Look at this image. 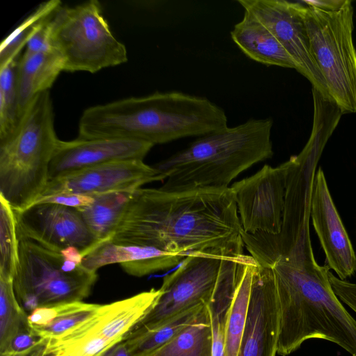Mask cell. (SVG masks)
Segmentation results:
<instances>
[{
  "mask_svg": "<svg viewBox=\"0 0 356 356\" xmlns=\"http://www.w3.org/2000/svg\"><path fill=\"white\" fill-rule=\"evenodd\" d=\"M242 227L230 188L136 189L110 240L172 253L243 254Z\"/></svg>",
  "mask_w": 356,
  "mask_h": 356,
  "instance_id": "1",
  "label": "cell"
},
{
  "mask_svg": "<svg viewBox=\"0 0 356 356\" xmlns=\"http://www.w3.org/2000/svg\"><path fill=\"white\" fill-rule=\"evenodd\" d=\"M261 266L270 267L275 277L280 314L277 354L289 355L316 338L356 356V321L334 293L328 266L316 261L310 236Z\"/></svg>",
  "mask_w": 356,
  "mask_h": 356,
  "instance_id": "2",
  "label": "cell"
},
{
  "mask_svg": "<svg viewBox=\"0 0 356 356\" xmlns=\"http://www.w3.org/2000/svg\"><path fill=\"white\" fill-rule=\"evenodd\" d=\"M273 124L270 118L250 119L198 137L154 165L165 177L160 188L182 191L229 188L240 173L273 156Z\"/></svg>",
  "mask_w": 356,
  "mask_h": 356,
  "instance_id": "3",
  "label": "cell"
},
{
  "mask_svg": "<svg viewBox=\"0 0 356 356\" xmlns=\"http://www.w3.org/2000/svg\"><path fill=\"white\" fill-rule=\"evenodd\" d=\"M49 91L35 97L16 130L0 140V196L15 211L36 202L48 181L57 147Z\"/></svg>",
  "mask_w": 356,
  "mask_h": 356,
  "instance_id": "4",
  "label": "cell"
},
{
  "mask_svg": "<svg viewBox=\"0 0 356 356\" xmlns=\"http://www.w3.org/2000/svg\"><path fill=\"white\" fill-rule=\"evenodd\" d=\"M97 279V272L66 259L60 253L19 239L13 286L28 315L40 307L82 301L90 293Z\"/></svg>",
  "mask_w": 356,
  "mask_h": 356,
  "instance_id": "5",
  "label": "cell"
},
{
  "mask_svg": "<svg viewBox=\"0 0 356 356\" xmlns=\"http://www.w3.org/2000/svg\"><path fill=\"white\" fill-rule=\"evenodd\" d=\"M248 257L228 250L188 252L163 278L156 304L134 330L152 329L193 307L208 305L219 286L237 275Z\"/></svg>",
  "mask_w": 356,
  "mask_h": 356,
  "instance_id": "6",
  "label": "cell"
},
{
  "mask_svg": "<svg viewBox=\"0 0 356 356\" xmlns=\"http://www.w3.org/2000/svg\"><path fill=\"white\" fill-rule=\"evenodd\" d=\"M302 4L312 54L326 82L329 95L343 114L356 113L352 1L346 0L340 8L330 10Z\"/></svg>",
  "mask_w": 356,
  "mask_h": 356,
  "instance_id": "7",
  "label": "cell"
},
{
  "mask_svg": "<svg viewBox=\"0 0 356 356\" xmlns=\"http://www.w3.org/2000/svg\"><path fill=\"white\" fill-rule=\"evenodd\" d=\"M50 44L64 62V71L95 73L127 62L125 46L113 35L99 1L60 6L51 22Z\"/></svg>",
  "mask_w": 356,
  "mask_h": 356,
  "instance_id": "8",
  "label": "cell"
},
{
  "mask_svg": "<svg viewBox=\"0 0 356 356\" xmlns=\"http://www.w3.org/2000/svg\"><path fill=\"white\" fill-rule=\"evenodd\" d=\"M294 164L293 156L276 167L265 165L255 174L229 186L244 232L280 233L288 179Z\"/></svg>",
  "mask_w": 356,
  "mask_h": 356,
  "instance_id": "9",
  "label": "cell"
},
{
  "mask_svg": "<svg viewBox=\"0 0 356 356\" xmlns=\"http://www.w3.org/2000/svg\"><path fill=\"white\" fill-rule=\"evenodd\" d=\"M273 33L307 78L324 97L331 99L326 82L312 54L301 2L285 0H239Z\"/></svg>",
  "mask_w": 356,
  "mask_h": 356,
  "instance_id": "10",
  "label": "cell"
},
{
  "mask_svg": "<svg viewBox=\"0 0 356 356\" xmlns=\"http://www.w3.org/2000/svg\"><path fill=\"white\" fill-rule=\"evenodd\" d=\"M15 215L19 239L33 241L54 252L60 253L74 247L84 256L100 242L75 208L35 202L24 210L15 211Z\"/></svg>",
  "mask_w": 356,
  "mask_h": 356,
  "instance_id": "11",
  "label": "cell"
},
{
  "mask_svg": "<svg viewBox=\"0 0 356 356\" xmlns=\"http://www.w3.org/2000/svg\"><path fill=\"white\" fill-rule=\"evenodd\" d=\"M163 180L165 177L143 160L118 161L50 180L40 197L61 193L92 195L135 190L144 184Z\"/></svg>",
  "mask_w": 356,
  "mask_h": 356,
  "instance_id": "12",
  "label": "cell"
},
{
  "mask_svg": "<svg viewBox=\"0 0 356 356\" xmlns=\"http://www.w3.org/2000/svg\"><path fill=\"white\" fill-rule=\"evenodd\" d=\"M280 314L273 272L256 264L245 329L237 356H275Z\"/></svg>",
  "mask_w": 356,
  "mask_h": 356,
  "instance_id": "13",
  "label": "cell"
},
{
  "mask_svg": "<svg viewBox=\"0 0 356 356\" xmlns=\"http://www.w3.org/2000/svg\"><path fill=\"white\" fill-rule=\"evenodd\" d=\"M310 217L328 267L342 280L351 277L356 271V255L321 168L314 178Z\"/></svg>",
  "mask_w": 356,
  "mask_h": 356,
  "instance_id": "14",
  "label": "cell"
},
{
  "mask_svg": "<svg viewBox=\"0 0 356 356\" xmlns=\"http://www.w3.org/2000/svg\"><path fill=\"white\" fill-rule=\"evenodd\" d=\"M153 146L123 138L59 140L50 163L49 181L110 162L143 160Z\"/></svg>",
  "mask_w": 356,
  "mask_h": 356,
  "instance_id": "15",
  "label": "cell"
},
{
  "mask_svg": "<svg viewBox=\"0 0 356 356\" xmlns=\"http://www.w3.org/2000/svg\"><path fill=\"white\" fill-rule=\"evenodd\" d=\"M161 293L160 289H151L123 300L101 305L92 317L60 337L58 340L67 341L86 335H99L118 343L149 312Z\"/></svg>",
  "mask_w": 356,
  "mask_h": 356,
  "instance_id": "16",
  "label": "cell"
},
{
  "mask_svg": "<svg viewBox=\"0 0 356 356\" xmlns=\"http://www.w3.org/2000/svg\"><path fill=\"white\" fill-rule=\"evenodd\" d=\"M188 253H172L152 247L120 245L110 239L100 241L83 258L81 266L97 272L104 266L119 264L124 271L135 277L170 268L181 262Z\"/></svg>",
  "mask_w": 356,
  "mask_h": 356,
  "instance_id": "17",
  "label": "cell"
},
{
  "mask_svg": "<svg viewBox=\"0 0 356 356\" xmlns=\"http://www.w3.org/2000/svg\"><path fill=\"white\" fill-rule=\"evenodd\" d=\"M232 40L250 59L266 65L296 70V65L273 33L252 13L244 10L243 19L230 32Z\"/></svg>",
  "mask_w": 356,
  "mask_h": 356,
  "instance_id": "18",
  "label": "cell"
},
{
  "mask_svg": "<svg viewBox=\"0 0 356 356\" xmlns=\"http://www.w3.org/2000/svg\"><path fill=\"white\" fill-rule=\"evenodd\" d=\"M62 71H64L63 59L54 49L22 54L18 67L19 105L22 118L35 97L49 91Z\"/></svg>",
  "mask_w": 356,
  "mask_h": 356,
  "instance_id": "19",
  "label": "cell"
},
{
  "mask_svg": "<svg viewBox=\"0 0 356 356\" xmlns=\"http://www.w3.org/2000/svg\"><path fill=\"white\" fill-rule=\"evenodd\" d=\"M100 305L76 301L40 307L28 315V322L40 338L54 339L92 317Z\"/></svg>",
  "mask_w": 356,
  "mask_h": 356,
  "instance_id": "20",
  "label": "cell"
},
{
  "mask_svg": "<svg viewBox=\"0 0 356 356\" xmlns=\"http://www.w3.org/2000/svg\"><path fill=\"white\" fill-rule=\"evenodd\" d=\"M135 190L92 195L93 202L78 209L86 226L98 241L111 238Z\"/></svg>",
  "mask_w": 356,
  "mask_h": 356,
  "instance_id": "21",
  "label": "cell"
},
{
  "mask_svg": "<svg viewBox=\"0 0 356 356\" xmlns=\"http://www.w3.org/2000/svg\"><path fill=\"white\" fill-rule=\"evenodd\" d=\"M213 333L208 307L169 342L146 356H212Z\"/></svg>",
  "mask_w": 356,
  "mask_h": 356,
  "instance_id": "22",
  "label": "cell"
},
{
  "mask_svg": "<svg viewBox=\"0 0 356 356\" xmlns=\"http://www.w3.org/2000/svg\"><path fill=\"white\" fill-rule=\"evenodd\" d=\"M204 305L193 307L156 327L133 330L124 340L131 356H146L169 342L192 323Z\"/></svg>",
  "mask_w": 356,
  "mask_h": 356,
  "instance_id": "23",
  "label": "cell"
},
{
  "mask_svg": "<svg viewBox=\"0 0 356 356\" xmlns=\"http://www.w3.org/2000/svg\"><path fill=\"white\" fill-rule=\"evenodd\" d=\"M257 261L250 255L245 264L227 314L225 327L227 356H237L245 326L253 269Z\"/></svg>",
  "mask_w": 356,
  "mask_h": 356,
  "instance_id": "24",
  "label": "cell"
},
{
  "mask_svg": "<svg viewBox=\"0 0 356 356\" xmlns=\"http://www.w3.org/2000/svg\"><path fill=\"white\" fill-rule=\"evenodd\" d=\"M22 54L0 67V140L10 136L22 119L18 92V67Z\"/></svg>",
  "mask_w": 356,
  "mask_h": 356,
  "instance_id": "25",
  "label": "cell"
},
{
  "mask_svg": "<svg viewBox=\"0 0 356 356\" xmlns=\"http://www.w3.org/2000/svg\"><path fill=\"white\" fill-rule=\"evenodd\" d=\"M61 6L58 0L41 3L12 33L3 40L0 47V67L22 52L28 41Z\"/></svg>",
  "mask_w": 356,
  "mask_h": 356,
  "instance_id": "26",
  "label": "cell"
},
{
  "mask_svg": "<svg viewBox=\"0 0 356 356\" xmlns=\"http://www.w3.org/2000/svg\"><path fill=\"white\" fill-rule=\"evenodd\" d=\"M27 326L28 314L17 299L13 280L0 278V353L5 352L12 339Z\"/></svg>",
  "mask_w": 356,
  "mask_h": 356,
  "instance_id": "27",
  "label": "cell"
},
{
  "mask_svg": "<svg viewBox=\"0 0 356 356\" xmlns=\"http://www.w3.org/2000/svg\"><path fill=\"white\" fill-rule=\"evenodd\" d=\"M19 257L15 211L0 196V278L13 280Z\"/></svg>",
  "mask_w": 356,
  "mask_h": 356,
  "instance_id": "28",
  "label": "cell"
},
{
  "mask_svg": "<svg viewBox=\"0 0 356 356\" xmlns=\"http://www.w3.org/2000/svg\"><path fill=\"white\" fill-rule=\"evenodd\" d=\"M115 344L99 335H86L63 342L49 341L48 356H102Z\"/></svg>",
  "mask_w": 356,
  "mask_h": 356,
  "instance_id": "29",
  "label": "cell"
},
{
  "mask_svg": "<svg viewBox=\"0 0 356 356\" xmlns=\"http://www.w3.org/2000/svg\"><path fill=\"white\" fill-rule=\"evenodd\" d=\"M208 307V306H207ZM213 333L212 356H227L225 351V327L229 309L208 307Z\"/></svg>",
  "mask_w": 356,
  "mask_h": 356,
  "instance_id": "30",
  "label": "cell"
},
{
  "mask_svg": "<svg viewBox=\"0 0 356 356\" xmlns=\"http://www.w3.org/2000/svg\"><path fill=\"white\" fill-rule=\"evenodd\" d=\"M41 339L42 338L33 332L30 325L27 326L12 339L6 351L0 355L22 353L35 346Z\"/></svg>",
  "mask_w": 356,
  "mask_h": 356,
  "instance_id": "31",
  "label": "cell"
},
{
  "mask_svg": "<svg viewBox=\"0 0 356 356\" xmlns=\"http://www.w3.org/2000/svg\"><path fill=\"white\" fill-rule=\"evenodd\" d=\"M328 279L338 298L356 312V284L342 280L335 277L330 270Z\"/></svg>",
  "mask_w": 356,
  "mask_h": 356,
  "instance_id": "32",
  "label": "cell"
},
{
  "mask_svg": "<svg viewBox=\"0 0 356 356\" xmlns=\"http://www.w3.org/2000/svg\"><path fill=\"white\" fill-rule=\"evenodd\" d=\"M92 195L76 193H61L38 198L35 202H49L79 209L90 204Z\"/></svg>",
  "mask_w": 356,
  "mask_h": 356,
  "instance_id": "33",
  "label": "cell"
},
{
  "mask_svg": "<svg viewBox=\"0 0 356 356\" xmlns=\"http://www.w3.org/2000/svg\"><path fill=\"white\" fill-rule=\"evenodd\" d=\"M54 13L43 23L39 29L30 38L26 45V49L24 52L36 53L53 49L50 44V35L51 22Z\"/></svg>",
  "mask_w": 356,
  "mask_h": 356,
  "instance_id": "34",
  "label": "cell"
},
{
  "mask_svg": "<svg viewBox=\"0 0 356 356\" xmlns=\"http://www.w3.org/2000/svg\"><path fill=\"white\" fill-rule=\"evenodd\" d=\"M49 339H42L31 348L17 354L0 355V356H48Z\"/></svg>",
  "mask_w": 356,
  "mask_h": 356,
  "instance_id": "35",
  "label": "cell"
},
{
  "mask_svg": "<svg viewBox=\"0 0 356 356\" xmlns=\"http://www.w3.org/2000/svg\"><path fill=\"white\" fill-rule=\"evenodd\" d=\"M346 0H312L301 1L306 6L314 7L320 10H330L340 8Z\"/></svg>",
  "mask_w": 356,
  "mask_h": 356,
  "instance_id": "36",
  "label": "cell"
},
{
  "mask_svg": "<svg viewBox=\"0 0 356 356\" xmlns=\"http://www.w3.org/2000/svg\"><path fill=\"white\" fill-rule=\"evenodd\" d=\"M102 356H131V355L124 341H122L108 349Z\"/></svg>",
  "mask_w": 356,
  "mask_h": 356,
  "instance_id": "37",
  "label": "cell"
}]
</instances>
